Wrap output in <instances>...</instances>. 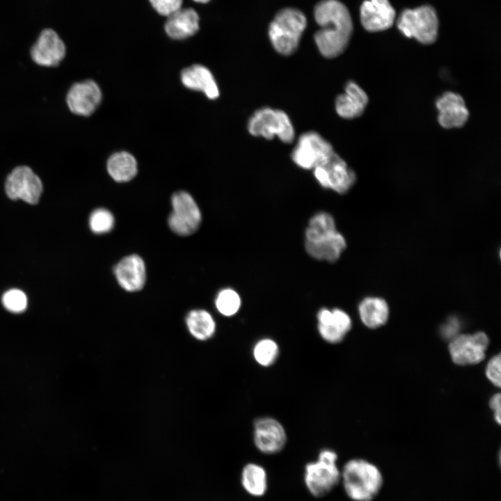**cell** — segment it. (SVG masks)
I'll list each match as a JSON object with an SVG mask.
<instances>
[{"mask_svg":"<svg viewBox=\"0 0 501 501\" xmlns=\"http://www.w3.org/2000/svg\"><path fill=\"white\" fill-rule=\"evenodd\" d=\"M314 16L320 26L314 35L319 53L327 58L340 56L347 48L353 30L347 8L338 0H321L315 7Z\"/></svg>","mask_w":501,"mask_h":501,"instance_id":"6da1fadb","label":"cell"},{"mask_svg":"<svg viewBox=\"0 0 501 501\" xmlns=\"http://www.w3.org/2000/svg\"><path fill=\"white\" fill-rule=\"evenodd\" d=\"M340 472V483L347 496L353 501H372L382 489V472L366 459L354 458L347 461Z\"/></svg>","mask_w":501,"mask_h":501,"instance_id":"7a4b0ae2","label":"cell"},{"mask_svg":"<svg viewBox=\"0 0 501 501\" xmlns=\"http://www.w3.org/2000/svg\"><path fill=\"white\" fill-rule=\"evenodd\" d=\"M306 25V17L301 10L285 8L278 11L269 27V37L274 49L283 56L294 54Z\"/></svg>","mask_w":501,"mask_h":501,"instance_id":"3957f363","label":"cell"},{"mask_svg":"<svg viewBox=\"0 0 501 501\" xmlns=\"http://www.w3.org/2000/svg\"><path fill=\"white\" fill-rule=\"evenodd\" d=\"M337 459L335 451L324 448L319 452L317 460L305 464L303 481L313 497L319 498L327 495L340 483Z\"/></svg>","mask_w":501,"mask_h":501,"instance_id":"277c9868","label":"cell"},{"mask_svg":"<svg viewBox=\"0 0 501 501\" xmlns=\"http://www.w3.org/2000/svg\"><path fill=\"white\" fill-rule=\"evenodd\" d=\"M249 134L267 140L278 138L285 143L295 139V129L289 116L284 111L264 106L257 109L247 122Z\"/></svg>","mask_w":501,"mask_h":501,"instance_id":"5b68a950","label":"cell"},{"mask_svg":"<svg viewBox=\"0 0 501 501\" xmlns=\"http://www.w3.org/2000/svg\"><path fill=\"white\" fill-rule=\"evenodd\" d=\"M397 27L405 36L429 45L437 38L438 20L431 6H423L404 10L397 20Z\"/></svg>","mask_w":501,"mask_h":501,"instance_id":"8992f818","label":"cell"},{"mask_svg":"<svg viewBox=\"0 0 501 501\" xmlns=\"http://www.w3.org/2000/svg\"><path fill=\"white\" fill-rule=\"evenodd\" d=\"M335 152L332 145L320 134L308 131L297 138L291 158L299 168L313 170L327 161Z\"/></svg>","mask_w":501,"mask_h":501,"instance_id":"52a82bcc","label":"cell"},{"mask_svg":"<svg viewBox=\"0 0 501 501\" xmlns=\"http://www.w3.org/2000/svg\"><path fill=\"white\" fill-rule=\"evenodd\" d=\"M7 196L13 200L37 204L43 191L40 177L28 165H18L7 175L4 184Z\"/></svg>","mask_w":501,"mask_h":501,"instance_id":"ba28073f","label":"cell"},{"mask_svg":"<svg viewBox=\"0 0 501 501\" xmlns=\"http://www.w3.org/2000/svg\"><path fill=\"white\" fill-rule=\"evenodd\" d=\"M173 211L168 222L171 230L181 236L194 233L201 223V212L193 197L187 192L175 193L171 199Z\"/></svg>","mask_w":501,"mask_h":501,"instance_id":"9c48e42d","label":"cell"},{"mask_svg":"<svg viewBox=\"0 0 501 501\" xmlns=\"http://www.w3.org/2000/svg\"><path fill=\"white\" fill-rule=\"evenodd\" d=\"M312 171L315 178L323 188L340 194L347 193L356 180L355 172L336 152Z\"/></svg>","mask_w":501,"mask_h":501,"instance_id":"30bf717a","label":"cell"},{"mask_svg":"<svg viewBox=\"0 0 501 501\" xmlns=\"http://www.w3.org/2000/svg\"><path fill=\"white\" fill-rule=\"evenodd\" d=\"M488 345V337L484 332L459 333L450 340L448 350L455 364L461 366L472 365L481 363L485 358Z\"/></svg>","mask_w":501,"mask_h":501,"instance_id":"8fae6325","label":"cell"},{"mask_svg":"<svg viewBox=\"0 0 501 501\" xmlns=\"http://www.w3.org/2000/svg\"><path fill=\"white\" fill-rule=\"evenodd\" d=\"M253 429L254 445L261 453L276 454L285 448L287 432L277 419L269 416L257 418L253 422Z\"/></svg>","mask_w":501,"mask_h":501,"instance_id":"7c38bea8","label":"cell"},{"mask_svg":"<svg viewBox=\"0 0 501 501\" xmlns=\"http://www.w3.org/2000/svg\"><path fill=\"white\" fill-rule=\"evenodd\" d=\"M102 100V92L96 82L91 79L75 82L68 88L65 103L74 115L88 117L93 114Z\"/></svg>","mask_w":501,"mask_h":501,"instance_id":"4fadbf2b","label":"cell"},{"mask_svg":"<svg viewBox=\"0 0 501 501\" xmlns=\"http://www.w3.org/2000/svg\"><path fill=\"white\" fill-rule=\"evenodd\" d=\"M66 55V47L58 33L52 29L43 30L30 49V56L40 67H57Z\"/></svg>","mask_w":501,"mask_h":501,"instance_id":"5bb4252c","label":"cell"},{"mask_svg":"<svg viewBox=\"0 0 501 501\" xmlns=\"http://www.w3.org/2000/svg\"><path fill=\"white\" fill-rule=\"evenodd\" d=\"M317 320L319 335L324 341L331 344L343 341L352 327L351 317L340 308H321L317 312Z\"/></svg>","mask_w":501,"mask_h":501,"instance_id":"9a60e30c","label":"cell"},{"mask_svg":"<svg viewBox=\"0 0 501 501\" xmlns=\"http://www.w3.org/2000/svg\"><path fill=\"white\" fill-rule=\"evenodd\" d=\"M347 246L344 236L337 230L322 232L305 239L307 253L318 260L336 262Z\"/></svg>","mask_w":501,"mask_h":501,"instance_id":"2e32d148","label":"cell"},{"mask_svg":"<svg viewBox=\"0 0 501 501\" xmlns=\"http://www.w3.org/2000/svg\"><path fill=\"white\" fill-rule=\"evenodd\" d=\"M438 111V122L445 129L459 128L468 121L469 111L462 96L448 91L441 95L436 101Z\"/></svg>","mask_w":501,"mask_h":501,"instance_id":"e0dca14e","label":"cell"},{"mask_svg":"<svg viewBox=\"0 0 501 501\" xmlns=\"http://www.w3.org/2000/svg\"><path fill=\"white\" fill-rule=\"evenodd\" d=\"M360 13L362 25L370 32L390 28L395 18V11L388 0H366L361 5Z\"/></svg>","mask_w":501,"mask_h":501,"instance_id":"ac0fdd59","label":"cell"},{"mask_svg":"<svg viewBox=\"0 0 501 501\" xmlns=\"http://www.w3.org/2000/svg\"><path fill=\"white\" fill-rule=\"evenodd\" d=\"M118 284L128 292L141 290L145 283L146 271L143 260L132 254L123 257L114 268Z\"/></svg>","mask_w":501,"mask_h":501,"instance_id":"d6986e66","label":"cell"},{"mask_svg":"<svg viewBox=\"0 0 501 501\" xmlns=\"http://www.w3.org/2000/svg\"><path fill=\"white\" fill-rule=\"evenodd\" d=\"M368 101L365 91L355 81H349L344 93L337 96L335 109L340 117L351 120L363 114Z\"/></svg>","mask_w":501,"mask_h":501,"instance_id":"ffe728a7","label":"cell"},{"mask_svg":"<svg viewBox=\"0 0 501 501\" xmlns=\"http://www.w3.org/2000/svg\"><path fill=\"white\" fill-rule=\"evenodd\" d=\"M164 29L167 35L173 39L187 38L198 32L199 16L193 8H181L167 17Z\"/></svg>","mask_w":501,"mask_h":501,"instance_id":"44dd1931","label":"cell"},{"mask_svg":"<svg viewBox=\"0 0 501 501\" xmlns=\"http://www.w3.org/2000/svg\"><path fill=\"white\" fill-rule=\"evenodd\" d=\"M181 80L186 88L202 92L207 98L216 100L219 96V89L212 72L201 65H193L184 69Z\"/></svg>","mask_w":501,"mask_h":501,"instance_id":"7402d4cb","label":"cell"},{"mask_svg":"<svg viewBox=\"0 0 501 501\" xmlns=\"http://www.w3.org/2000/svg\"><path fill=\"white\" fill-rule=\"evenodd\" d=\"M358 310L362 323L368 328H379L389 318V306L383 299L379 297L365 298L359 303Z\"/></svg>","mask_w":501,"mask_h":501,"instance_id":"603a6c76","label":"cell"},{"mask_svg":"<svg viewBox=\"0 0 501 501\" xmlns=\"http://www.w3.org/2000/svg\"><path fill=\"white\" fill-rule=\"evenodd\" d=\"M240 482L244 490L253 497L264 495L268 489L267 470L257 463L250 462L243 467Z\"/></svg>","mask_w":501,"mask_h":501,"instance_id":"cb8c5ba5","label":"cell"},{"mask_svg":"<svg viewBox=\"0 0 501 501\" xmlns=\"http://www.w3.org/2000/svg\"><path fill=\"white\" fill-rule=\"evenodd\" d=\"M107 170L115 181L127 182L136 175L137 162L135 158L127 152H116L108 159Z\"/></svg>","mask_w":501,"mask_h":501,"instance_id":"d4e9b609","label":"cell"},{"mask_svg":"<svg viewBox=\"0 0 501 501\" xmlns=\"http://www.w3.org/2000/svg\"><path fill=\"white\" fill-rule=\"evenodd\" d=\"M186 324L190 333L197 340H207L216 331V322L212 315L205 310H193L189 312Z\"/></svg>","mask_w":501,"mask_h":501,"instance_id":"484cf974","label":"cell"},{"mask_svg":"<svg viewBox=\"0 0 501 501\" xmlns=\"http://www.w3.org/2000/svg\"><path fill=\"white\" fill-rule=\"evenodd\" d=\"M280 347L276 340L269 337L258 340L253 347L252 355L261 367H269L278 360Z\"/></svg>","mask_w":501,"mask_h":501,"instance_id":"4316f807","label":"cell"},{"mask_svg":"<svg viewBox=\"0 0 501 501\" xmlns=\"http://www.w3.org/2000/svg\"><path fill=\"white\" fill-rule=\"evenodd\" d=\"M241 299L239 294L233 289H221L215 299V306L222 315L232 317L240 310Z\"/></svg>","mask_w":501,"mask_h":501,"instance_id":"83f0119b","label":"cell"},{"mask_svg":"<svg viewBox=\"0 0 501 501\" xmlns=\"http://www.w3.org/2000/svg\"><path fill=\"white\" fill-rule=\"evenodd\" d=\"M113 225L114 217L111 212L106 209H97L90 216L89 226L94 233H106L112 230Z\"/></svg>","mask_w":501,"mask_h":501,"instance_id":"f1b7e54d","label":"cell"},{"mask_svg":"<svg viewBox=\"0 0 501 501\" xmlns=\"http://www.w3.org/2000/svg\"><path fill=\"white\" fill-rule=\"evenodd\" d=\"M2 303L5 308L10 312H22L27 306V298L22 291L13 289L3 294Z\"/></svg>","mask_w":501,"mask_h":501,"instance_id":"f546056e","label":"cell"},{"mask_svg":"<svg viewBox=\"0 0 501 501\" xmlns=\"http://www.w3.org/2000/svg\"><path fill=\"white\" fill-rule=\"evenodd\" d=\"M485 374L492 384L496 387H500L501 356L500 353L493 356L489 360L486 366Z\"/></svg>","mask_w":501,"mask_h":501,"instance_id":"4dcf8cb0","label":"cell"},{"mask_svg":"<svg viewBox=\"0 0 501 501\" xmlns=\"http://www.w3.org/2000/svg\"><path fill=\"white\" fill-rule=\"evenodd\" d=\"M154 9L160 15L169 16L182 8L183 0H149Z\"/></svg>","mask_w":501,"mask_h":501,"instance_id":"1f68e13d","label":"cell"},{"mask_svg":"<svg viewBox=\"0 0 501 501\" xmlns=\"http://www.w3.org/2000/svg\"><path fill=\"white\" fill-rule=\"evenodd\" d=\"M490 407L493 411V417L495 422L500 424L501 422V395L500 393L493 395L490 399Z\"/></svg>","mask_w":501,"mask_h":501,"instance_id":"d6a6232c","label":"cell"},{"mask_svg":"<svg viewBox=\"0 0 501 501\" xmlns=\"http://www.w3.org/2000/svg\"><path fill=\"white\" fill-rule=\"evenodd\" d=\"M459 322L456 319L451 318L447 324L443 327V333L445 336L449 337L450 340L455 337L459 328Z\"/></svg>","mask_w":501,"mask_h":501,"instance_id":"836d02e7","label":"cell"},{"mask_svg":"<svg viewBox=\"0 0 501 501\" xmlns=\"http://www.w3.org/2000/svg\"><path fill=\"white\" fill-rule=\"evenodd\" d=\"M193 1L198 2V3H205L209 2L210 0H193Z\"/></svg>","mask_w":501,"mask_h":501,"instance_id":"e575fe53","label":"cell"}]
</instances>
